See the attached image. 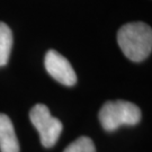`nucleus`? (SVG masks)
Here are the masks:
<instances>
[{"label":"nucleus","instance_id":"obj_3","mask_svg":"<svg viewBox=\"0 0 152 152\" xmlns=\"http://www.w3.org/2000/svg\"><path fill=\"white\" fill-rule=\"evenodd\" d=\"M32 124L39 133L41 142L45 148H52L58 142L63 125L60 120L52 116L48 106L36 104L29 112Z\"/></svg>","mask_w":152,"mask_h":152},{"label":"nucleus","instance_id":"obj_7","mask_svg":"<svg viewBox=\"0 0 152 152\" xmlns=\"http://www.w3.org/2000/svg\"><path fill=\"white\" fill-rule=\"evenodd\" d=\"M63 152H96V148L90 137L80 136L65 148Z\"/></svg>","mask_w":152,"mask_h":152},{"label":"nucleus","instance_id":"obj_4","mask_svg":"<svg viewBox=\"0 0 152 152\" xmlns=\"http://www.w3.org/2000/svg\"><path fill=\"white\" fill-rule=\"evenodd\" d=\"M45 69L49 75L58 82L64 86H75L77 83V75L72 65L62 54L55 50H50L44 60Z\"/></svg>","mask_w":152,"mask_h":152},{"label":"nucleus","instance_id":"obj_2","mask_svg":"<svg viewBox=\"0 0 152 152\" xmlns=\"http://www.w3.org/2000/svg\"><path fill=\"white\" fill-rule=\"evenodd\" d=\"M140 121V108L135 104L126 100L107 102L99 110V122L107 132L116 131L122 125H136Z\"/></svg>","mask_w":152,"mask_h":152},{"label":"nucleus","instance_id":"obj_5","mask_svg":"<svg viewBox=\"0 0 152 152\" xmlns=\"http://www.w3.org/2000/svg\"><path fill=\"white\" fill-rule=\"evenodd\" d=\"M0 151L19 152V142L11 120L0 113Z\"/></svg>","mask_w":152,"mask_h":152},{"label":"nucleus","instance_id":"obj_6","mask_svg":"<svg viewBox=\"0 0 152 152\" xmlns=\"http://www.w3.org/2000/svg\"><path fill=\"white\" fill-rule=\"evenodd\" d=\"M12 48V33L10 27L0 22V66L7 64Z\"/></svg>","mask_w":152,"mask_h":152},{"label":"nucleus","instance_id":"obj_1","mask_svg":"<svg viewBox=\"0 0 152 152\" xmlns=\"http://www.w3.org/2000/svg\"><path fill=\"white\" fill-rule=\"evenodd\" d=\"M117 43L127 59L141 62L151 53L152 29L142 22L125 24L117 33Z\"/></svg>","mask_w":152,"mask_h":152}]
</instances>
